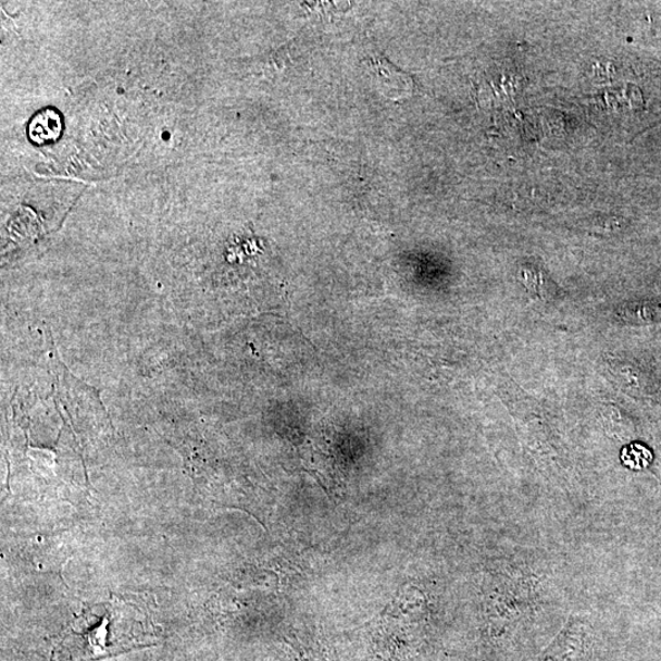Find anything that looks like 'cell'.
<instances>
[{"label":"cell","instance_id":"6da1fadb","mask_svg":"<svg viewBox=\"0 0 661 661\" xmlns=\"http://www.w3.org/2000/svg\"><path fill=\"white\" fill-rule=\"evenodd\" d=\"M139 610L111 601L87 609L74 620L54 650L55 661H95L144 645L148 635Z\"/></svg>","mask_w":661,"mask_h":661},{"label":"cell","instance_id":"7a4b0ae2","mask_svg":"<svg viewBox=\"0 0 661 661\" xmlns=\"http://www.w3.org/2000/svg\"><path fill=\"white\" fill-rule=\"evenodd\" d=\"M61 130V119L51 111L36 115L30 125L32 139L37 144L54 141L60 136Z\"/></svg>","mask_w":661,"mask_h":661},{"label":"cell","instance_id":"3957f363","mask_svg":"<svg viewBox=\"0 0 661 661\" xmlns=\"http://www.w3.org/2000/svg\"><path fill=\"white\" fill-rule=\"evenodd\" d=\"M286 648L288 661H326L323 658H316L311 651L309 653V651L304 650L303 646L294 644L290 640Z\"/></svg>","mask_w":661,"mask_h":661}]
</instances>
